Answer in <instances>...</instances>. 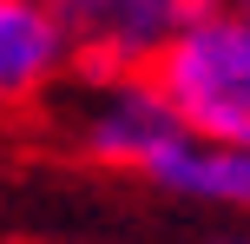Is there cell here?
Masks as SVG:
<instances>
[{
  "mask_svg": "<svg viewBox=\"0 0 250 244\" xmlns=\"http://www.w3.org/2000/svg\"><path fill=\"white\" fill-rule=\"evenodd\" d=\"M145 178L171 198H191V205H230L237 211L250 198V145H217L198 139V132H178L158 158L145 165Z\"/></svg>",
  "mask_w": 250,
  "mask_h": 244,
  "instance_id": "5",
  "label": "cell"
},
{
  "mask_svg": "<svg viewBox=\"0 0 250 244\" xmlns=\"http://www.w3.org/2000/svg\"><path fill=\"white\" fill-rule=\"evenodd\" d=\"M79 73H145L204 0H46Z\"/></svg>",
  "mask_w": 250,
  "mask_h": 244,
  "instance_id": "3",
  "label": "cell"
},
{
  "mask_svg": "<svg viewBox=\"0 0 250 244\" xmlns=\"http://www.w3.org/2000/svg\"><path fill=\"white\" fill-rule=\"evenodd\" d=\"M60 73H66V40H60L53 7L0 0V112L40 106Z\"/></svg>",
  "mask_w": 250,
  "mask_h": 244,
  "instance_id": "4",
  "label": "cell"
},
{
  "mask_svg": "<svg viewBox=\"0 0 250 244\" xmlns=\"http://www.w3.org/2000/svg\"><path fill=\"white\" fill-rule=\"evenodd\" d=\"M46 99L60 106L66 152L99 172H138L145 178V165L185 132L145 73H79V66H66L46 86Z\"/></svg>",
  "mask_w": 250,
  "mask_h": 244,
  "instance_id": "2",
  "label": "cell"
},
{
  "mask_svg": "<svg viewBox=\"0 0 250 244\" xmlns=\"http://www.w3.org/2000/svg\"><path fill=\"white\" fill-rule=\"evenodd\" d=\"M40 7H46V0H40Z\"/></svg>",
  "mask_w": 250,
  "mask_h": 244,
  "instance_id": "6",
  "label": "cell"
},
{
  "mask_svg": "<svg viewBox=\"0 0 250 244\" xmlns=\"http://www.w3.org/2000/svg\"><path fill=\"white\" fill-rule=\"evenodd\" d=\"M171 119L198 139L250 145V20L224 0H204L145 66Z\"/></svg>",
  "mask_w": 250,
  "mask_h": 244,
  "instance_id": "1",
  "label": "cell"
}]
</instances>
